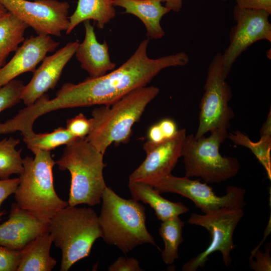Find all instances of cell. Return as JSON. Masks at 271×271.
Returning <instances> with one entry per match:
<instances>
[{"label":"cell","mask_w":271,"mask_h":271,"mask_svg":"<svg viewBox=\"0 0 271 271\" xmlns=\"http://www.w3.org/2000/svg\"><path fill=\"white\" fill-rule=\"evenodd\" d=\"M24 86L22 81L15 79L0 87V112L20 102Z\"/></svg>","instance_id":"obj_27"},{"label":"cell","mask_w":271,"mask_h":271,"mask_svg":"<svg viewBox=\"0 0 271 271\" xmlns=\"http://www.w3.org/2000/svg\"><path fill=\"white\" fill-rule=\"evenodd\" d=\"M243 215V208L237 207L223 208L204 214L192 213L188 223L206 228L210 233L211 240L203 251L183 265L182 270H197L198 267L203 266L209 255L216 251L221 253L225 265H231L230 253L236 247L233 242V235Z\"/></svg>","instance_id":"obj_9"},{"label":"cell","mask_w":271,"mask_h":271,"mask_svg":"<svg viewBox=\"0 0 271 271\" xmlns=\"http://www.w3.org/2000/svg\"><path fill=\"white\" fill-rule=\"evenodd\" d=\"M8 11L6 8L0 3V18L5 15Z\"/></svg>","instance_id":"obj_38"},{"label":"cell","mask_w":271,"mask_h":271,"mask_svg":"<svg viewBox=\"0 0 271 271\" xmlns=\"http://www.w3.org/2000/svg\"><path fill=\"white\" fill-rule=\"evenodd\" d=\"M209 137L187 136L182 151L185 176L197 177L206 183H217L235 176L240 164L232 157L222 156L221 145L228 137L227 129H217Z\"/></svg>","instance_id":"obj_7"},{"label":"cell","mask_w":271,"mask_h":271,"mask_svg":"<svg viewBox=\"0 0 271 271\" xmlns=\"http://www.w3.org/2000/svg\"><path fill=\"white\" fill-rule=\"evenodd\" d=\"M113 4L124 8L125 13L138 17L144 24L149 38L159 39L165 35L161 20L171 11L159 0H113Z\"/></svg>","instance_id":"obj_18"},{"label":"cell","mask_w":271,"mask_h":271,"mask_svg":"<svg viewBox=\"0 0 271 271\" xmlns=\"http://www.w3.org/2000/svg\"><path fill=\"white\" fill-rule=\"evenodd\" d=\"M20 140L12 137L0 141V179H7L12 174H22L24 170L23 159L16 146Z\"/></svg>","instance_id":"obj_26"},{"label":"cell","mask_w":271,"mask_h":271,"mask_svg":"<svg viewBox=\"0 0 271 271\" xmlns=\"http://www.w3.org/2000/svg\"><path fill=\"white\" fill-rule=\"evenodd\" d=\"M55 164L50 151H40L35 158L26 157L24 170L14 193L20 207L46 220L69 205L55 190L53 168Z\"/></svg>","instance_id":"obj_6"},{"label":"cell","mask_w":271,"mask_h":271,"mask_svg":"<svg viewBox=\"0 0 271 271\" xmlns=\"http://www.w3.org/2000/svg\"><path fill=\"white\" fill-rule=\"evenodd\" d=\"M79 44L78 41L69 42L53 55L43 59L40 67L33 72L31 81L23 89L21 100L26 106L32 105L48 90L55 88Z\"/></svg>","instance_id":"obj_14"},{"label":"cell","mask_w":271,"mask_h":271,"mask_svg":"<svg viewBox=\"0 0 271 271\" xmlns=\"http://www.w3.org/2000/svg\"><path fill=\"white\" fill-rule=\"evenodd\" d=\"M113 0H78L76 9L69 17V26L66 31L69 34L79 24L92 20L98 28L103 29L116 15Z\"/></svg>","instance_id":"obj_21"},{"label":"cell","mask_w":271,"mask_h":271,"mask_svg":"<svg viewBox=\"0 0 271 271\" xmlns=\"http://www.w3.org/2000/svg\"><path fill=\"white\" fill-rule=\"evenodd\" d=\"M128 187L132 199L149 204L154 210L157 218L162 222L189 210L181 202H173L164 198L154 187L148 184L129 180Z\"/></svg>","instance_id":"obj_19"},{"label":"cell","mask_w":271,"mask_h":271,"mask_svg":"<svg viewBox=\"0 0 271 271\" xmlns=\"http://www.w3.org/2000/svg\"><path fill=\"white\" fill-rule=\"evenodd\" d=\"M159 92L157 87L146 86L132 90L111 104L94 108L87 140L103 155L112 143H127L133 124Z\"/></svg>","instance_id":"obj_2"},{"label":"cell","mask_w":271,"mask_h":271,"mask_svg":"<svg viewBox=\"0 0 271 271\" xmlns=\"http://www.w3.org/2000/svg\"><path fill=\"white\" fill-rule=\"evenodd\" d=\"M184 128L178 130L173 138L163 142L154 144L147 141L144 150L145 160L129 176V180L139 181L153 187L163 178L171 174L179 159L186 138Z\"/></svg>","instance_id":"obj_13"},{"label":"cell","mask_w":271,"mask_h":271,"mask_svg":"<svg viewBox=\"0 0 271 271\" xmlns=\"http://www.w3.org/2000/svg\"><path fill=\"white\" fill-rule=\"evenodd\" d=\"M260 136H271V115L270 110L267 118L260 130Z\"/></svg>","instance_id":"obj_37"},{"label":"cell","mask_w":271,"mask_h":271,"mask_svg":"<svg viewBox=\"0 0 271 271\" xmlns=\"http://www.w3.org/2000/svg\"><path fill=\"white\" fill-rule=\"evenodd\" d=\"M101 200L98 221L106 243L125 254L145 243L157 246L146 227L145 208L139 201L123 198L107 186Z\"/></svg>","instance_id":"obj_3"},{"label":"cell","mask_w":271,"mask_h":271,"mask_svg":"<svg viewBox=\"0 0 271 271\" xmlns=\"http://www.w3.org/2000/svg\"><path fill=\"white\" fill-rule=\"evenodd\" d=\"M184 224L179 216L162 221L161 224L159 232L165 244L162 257L167 264H172L178 258V247L184 241L182 229Z\"/></svg>","instance_id":"obj_23"},{"label":"cell","mask_w":271,"mask_h":271,"mask_svg":"<svg viewBox=\"0 0 271 271\" xmlns=\"http://www.w3.org/2000/svg\"><path fill=\"white\" fill-rule=\"evenodd\" d=\"M90 128V119L81 113L67 121L66 128L77 138L86 137Z\"/></svg>","instance_id":"obj_28"},{"label":"cell","mask_w":271,"mask_h":271,"mask_svg":"<svg viewBox=\"0 0 271 271\" xmlns=\"http://www.w3.org/2000/svg\"><path fill=\"white\" fill-rule=\"evenodd\" d=\"M6 213L5 212L2 211L0 213V221L2 220V217L3 215H4Z\"/></svg>","instance_id":"obj_39"},{"label":"cell","mask_w":271,"mask_h":271,"mask_svg":"<svg viewBox=\"0 0 271 271\" xmlns=\"http://www.w3.org/2000/svg\"><path fill=\"white\" fill-rule=\"evenodd\" d=\"M147 137V141L154 144H158L166 140L158 123L152 125L149 128Z\"/></svg>","instance_id":"obj_35"},{"label":"cell","mask_w":271,"mask_h":271,"mask_svg":"<svg viewBox=\"0 0 271 271\" xmlns=\"http://www.w3.org/2000/svg\"><path fill=\"white\" fill-rule=\"evenodd\" d=\"M236 6L244 9L263 10L271 14V0H235Z\"/></svg>","instance_id":"obj_32"},{"label":"cell","mask_w":271,"mask_h":271,"mask_svg":"<svg viewBox=\"0 0 271 271\" xmlns=\"http://www.w3.org/2000/svg\"><path fill=\"white\" fill-rule=\"evenodd\" d=\"M24 141L28 148L35 155L40 151H50L62 145H67L77 138L66 128L59 127L51 132L25 135Z\"/></svg>","instance_id":"obj_24"},{"label":"cell","mask_w":271,"mask_h":271,"mask_svg":"<svg viewBox=\"0 0 271 271\" xmlns=\"http://www.w3.org/2000/svg\"><path fill=\"white\" fill-rule=\"evenodd\" d=\"M225 79L222 55L218 53L208 68L195 138H200L215 129H228L229 127L234 114L229 104L232 96L231 89Z\"/></svg>","instance_id":"obj_8"},{"label":"cell","mask_w":271,"mask_h":271,"mask_svg":"<svg viewBox=\"0 0 271 271\" xmlns=\"http://www.w3.org/2000/svg\"><path fill=\"white\" fill-rule=\"evenodd\" d=\"M154 188L160 194L176 193L189 199L204 214L223 208H243L245 205V190L243 188L228 186L226 194L218 196L206 183L186 176L179 177L170 174Z\"/></svg>","instance_id":"obj_10"},{"label":"cell","mask_w":271,"mask_h":271,"mask_svg":"<svg viewBox=\"0 0 271 271\" xmlns=\"http://www.w3.org/2000/svg\"><path fill=\"white\" fill-rule=\"evenodd\" d=\"M158 123L166 140L175 137L178 131L176 122L172 119L164 118Z\"/></svg>","instance_id":"obj_34"},{"label":"cell","mask_w":271,"mask_h":271,"mask_svg":"<svg viewBox=\"0 0 271 271\" xmlns=\"http://www.w3.org/2000/svg\"><path fill=\"white\" fill-rule=\"evenodd\" d=\"M21 250L0 246V271H17Z\"/></svg>","instance_id":"obj_29"},{"label":"cell","mask_w":271,"mask_h":271,"mask_svg":"<svg viewBox=\"0 0 271 271\" xmlns=\"http://www.w3.org/2000/svg\"><path fill=\"white\" fill-rule=\"evenodd\" d=\"M48 230L61 250V271L87 257L94 242L102 236L98 216L93 209L69 205L49 219Z\"/></svg>","instance_id":"obj_5"},{"label":"cell","mask_w":271,"mask_h":271,"mask_svg":"<svg viewBox=\"0 0 271 271\" xmlns=\"http://www.w3.org/2000/svg\"><path fill=\"white\" fill-rule=\"evenodd\" d=\"M59 45L50 35H38L25 39L11 60L0 68V87L24 73L34 72L47 54Z\"/></svg>","instance_id":"obj_16"},{"label":"cell","mask_w":271,"mask_h":271,"mask_svg":"<svg viewBox=\"0 0 271 271\" xmlns=\"http://www.w3.org/2000/svg\"><path fill=\"white\" fill-rule=\"evenodd\" d=\"M48 222L21 208L16 203L12 204L9 219L0 224V246L22 250L38 236L48 231Z\"/></svg>","instance_id":"obj_15"},{"label":"cell","mask_w":271,"mask_h":271,"mask_svg":"<svg viewBox=\"0 0 271 271\" xmlns=\"http://www.w3.org/2000/svg\"><path fill=\"white\" fill-rule=\"evenodd\" d=\"M270 15L263 10L234 7L233 18L236 24L229 34V44L222 54L225 78L235 61L248 47L259 40L271 42Z\"/></svg>","instance_id":"obj_12"},{"label":"cell","mask_w":271,"mask_h":271,"mask_svg":"<svg viewBox=\"0 0 271 271\" xmlns=\"http://www.w3.org/2000/svg\"><path fill=\"white\" fill-rule=\"evenodd\" d=\"M19 182V178L0 180V207L3 202L15 193Z\"/></svg>","instance_id":"obj_33"},{"label":"cell","mask_w":271,"mask_h":271,"mask_svg":"<svg viewBox=\"0 0 271 271\" xmlns=\"http://www.w3.org/2000/svg\"><path fill=\"white\" fill-rule=\"evenodd\" d=\"M222 1H227L228 0H222Z\"/></svg>","instance_id":"obj_40"},{"label":"cell","mask_w":271,"mask_h":271,"mask_svg":"<svg viewBox=\"0 0 271 271\" xmlns=\"http://www.w3.org/2000/svg\"><path fill=\"white\" fill-rule=\"evenodd\" d=\"M53 238L48 231L38 236L21 250L17 271H51L57 260L50 254Z\"/></svg>","instance_id":"obj_20"},{"label":"cell","mask_w":271,"mask_h":271,"mask_svg":"<svg viewBox=\"0 0 271 271\" xmlns=\"http://www.w3.org/2000/svg\"><path fill=\"white\" fill-rule=\"evenodd\" d=\"M10 13L32 27L38 35L60 37L69 26L70 5L57 0H0Z\"/></svg>","instance_id":"obj_11"},{"label":"cell","mask_w":271,"mask_h":271,"mask_svg":"<svg viewBox=\"0 0 271 271\" xmlns=\"http://www.w3.org/2000/svg\"><path fill=\"white\" fill-rule=\"evenodd\" d=\"M270 243L266 245L265 252L259 249L252 250L249 260L254 257L256 260H249L251 268L255 271H270L271 270V259L270 256Z\"/></svg>","instance_id":"obj_30"},{"label":"cell","mask_w":271,"mask_h":271,"mask_svg":"<svg viewBox=\"0 0 271 271\" xmlns=\"http://www.w3.org/2000/svg\"><path fill=\"white\" fill-rule=\"evenodd\" d=\"M61 158L55 162L59 169L71 174L68 204L90 206L100 203L107 187L103 177V154L86 139L77 138L66 145Z\"/></svg>","instance_id":"obj_4"},{"label":"cell","mask_w":271,"mask_h":271,"mask_svg":"<svg viewBox=\"0 0 271 271\" xmlns=\"http://www.w3.org/2000/svg\"><path fill=\"white\" fill-rule=\"evenodd\" d=\"M85 38L79 43L75 55L81 67L91 78L102 76L114 70L116 64L110 60L106 42L100 43L97 40L93 26L90 21L84 22Z\"/></svg>","instance_id":"obj_17"},{"label":"cell","mask_w":271,"mask_h":271,"mask_svg":"<svg viewBox=\"0 0 271 271\" xmlns=\"http://www.w3.org/2000/svg\"><path fill=\"white\" fill-rule=\"evenodd\" d=\"M149 41V38L143 40L133 54L117 68L77 84L66 83L52 99L44 94L34 103L35 114L41 116L60 109L110 105L132 90L147 86L163 69L188 63L189 57L183 52L150 58L147 53Z\"/></svg>","instance_id":"obj_1"},{"label":"cell","mask_w":271,"mask_h":271,"mask_svg":"<svg viewBox=\"0 0 271 271\" xmlns=\"http://www.w3.org/2000/svg\"><path fill=\"white\" fill-rule=\"evenodd\" d=\"M236 145L242 146L250 149L260 163L263 166L267 175L271 178V136H260L257 142H252L248 137L243 132L236 130L228 137Z\"/></svg>","instance_id":"obj_25"},{"label":"cell","mask_w":271,"mask_h":271,"mask_svg":"<svg viewBox=\"0 0 271 271\" xmlns=\"http://www.w3.org/2000/svg\"><path fill=\"white\" fill-rule=\"evenodd\" d=\"M28 27L8 11L0 18V68L5 65L9 55L24 42V33Z\"/></svg>","instance_id":"obj_22"},{"label":"cell","mask_w":271,"mask_h":271,"mask_svg":"<svg viewBox=\"0 0 271 271\" xmlns=\"http://www.w3.org/2000/svg\"><path fill=\"white\" fill-rule=\"evenodd\" d=\"M161 2H165V7L170 11L175 12H179L182 7L183 0H159Z\"/></svg>","instance_id":"obj_36"},{"label":"cell","mask_w":271,"mask_h":271,"mask_svg":"<svg viewBox=\"0 0 271 271\" xmlns=\"http://www.w3.org/2000/svg\"><path fill=\"white\" fill-rule=\"evenodd\" d=\"M109 271H142L139 261L133 257L119 256L108 267Z\"/></svg>","instance_id":"obj_31"}]
</instances>
